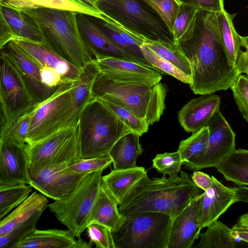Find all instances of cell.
Returning <instances> with one entry per match:
<instances>
[{"instance_id":"obj_1","label":"cell","mask_w":248,"mask_h":248,"mask_svg":"<svg viewBox=\"0 0 248 248\" xmlns=\"http://www.w3.org/2000/svg\"><path fill=\"white\" fill-rule=\"evenodd\" d=\"M177 44L190 63L189 85L196 94L227 90L240 75L223 43L215 12L200 9L192 36Z\"/></svg>"},{"instance_id":"obj_2","label":"cell","mask_w":248,"mask_h":248,"mask_svg":"<svg viewBox=\"0 0 248 248\" xmlns=\"http://www.w3.org/2000/svg\"><path fill=\"white\" fill-rule=\"evenodd\" d=\"M201 189L193 183L186 172L165 174L161 178H144L131 191L118 209L123 216L155 212L166 214L172 219L178 215L195 198Z\"/></svg>"},{"instance_id":"obj_3","label":"cell","mask_w":248,"mask_h":248,"mask_svg":"<svg viewBox=\"0 0 248 248\" xmlns=\"http://www.w3.org/2000/svg\"><path fill=\"white\" fill-rule=\"evenodd\" d=\"M38 23L45 44L77 67L95 59L81 38L76 12L46 7L20 10Z\"/></svg>"},{"instance_id":"obj_4","label":"cell","mask_w":248,"mask_h":248,"mask_svg":"<svg viewBox=\"0 0 248 248\" xmlns=\"http://www.w3.org/2000/svg\"><path fill=\"white\" fill-rule=\"evenodd\" d=\"M78 122L81 159L109 154L119 139L132 132L118 116L96 98L83 108Z\"/></svg>"},{"instance_id":"obj_5","label":"cell","mask_w":248,"mask_h":248,"mask_svg":"<svg viewBox=\"0 0 248 248\" xmlns=\"http://www.w3.org/2000/svg\"><path fill=\"white\" fill-rule=\"evenodd\" d=\"M167 92L166 85L161 82L148 84L119 81L101 73L93 89L94 98L107 94L117 99L149 126L160 120Z\"/></svg>"},{"instance_id":"obj_6","label":"cell","mask_w":248,"mask_h":248,"mask_svg":"<svg viewBox=\"0 0 248 248\" xmlns=\"http://www.w3.org/2000/svg\"><path fill=\"white\" fill-rule=\"evenodd\" d=\"M99 12L145 40L174 42L162 18L143 0H100Z\"/></svg>"},{"instance_id":"obj_7","label":"cell","mask_w":248,"mask_h":248,"mask_svg":"<svg viewBox=\"0 0 248 248\" xmlns=\"http://www.w3.org/2000/svg\"><path fill=\"white\" fill-rule=\"evenodd\" d=\"M124 216L120 228L111 232L115 248H168L172 219L170 216L146 212Z\"/></svg>"},{"instance_id":"obj_8","label":"cell","mask_w":248,"mask_h":248,"mask_svg":"<svg viewBox=\"0 0 248 248\" xmlns=\"http://www.w3.org/2000/svg\"><path fill=\"white\" fill-rule=\"evenodd\" d=\"M104 170L87 174L69 195L48 205L56 218L76 237L90 223L91 213L100 188Z\"/></svg>"},{"instance_id":"obj_9","label":"cell","mask_w":248,"mask_h":248,"mask_svg":"<svg viewBox=\"0 0 248 248\" xmlns=\"http://www.w3.org/2000/svg\"><path fill=\"white\" fill-rule=\"evenodd\" d=\"M28 176L53 164L72 163L81 159L79 122L59 129L45 138L29 145Z\"/></svg>"},{"instance_id":"obj_10","label":"cell","mask_w":248,"mask_h":248,"mask_svg":"<svg viewBox=\"0 0 248 248\" xmlns=\"http://www.w3.org/2000/svg\"><path fill=\"white\" fill-rule=\"evenodd\" d=\"M0 59L1 123L28 113L38 103L14 64L2 53Z\"/></svg>"},{"instance_id":"obj_11","label":"cell","mask_w":248,"mask_h":248,"mask_svg":"<svg viewBox=\"0 0 248 248\" xmlns=\"http://www.w3.org/2000/svg\"><path fill=\"white\" fill-rule=\"evenodd\" d=\"M74 86V81L63 83L51 96L37 104L27 144H32L64 127Z\"/></svg>"},{"instance_id":"obj_12","label":"cell","mask_w":248,"mask_h":248,"mask_svg":"<svg viewBox=\"0 0 248 248\" xmlns=\"http://www.w3.org/2000/svg\"><path fill=\"white\" fill-rule=\"evenodd\" d=\"M69 164L50 165L33 175H29L28 185L54 201L67 196L87 174L75 172Z\"/></svg>"},{"instance_id":"obj_13","label":"cell","mask_w":248,"mask_h":248,"mask_svg":"<svg viewBox=\"0 0 248 248\" xmlns=\"http://www.w3.org/2000/svg\"><path fill=\"white\" fill-rule=\"evenodd\" d=\"M209 129L208 145L204 156L189 169L215 167L235 150V134L220 109L206 125Z\"/></svg>"},{"instance_id":"obj_14","label":"cell","mask_w":248,"mask_h":248,"mask_svg":"<svg viewBox=\"0 0 248 248\" xmlns=\"http://www.w3.org/2000/svg\"><path fill=\"white\" fill-rule=\"evenodd\" d=\"M0 49V53L17 69L37 103L49 98L59 88H50L44 84L40 73L41 67L14 40Z\"/></svg>"},{"instance_id":"obj_15","label":"cell","mask_w":248,"mask_h":248,"mask_svg":"<svg viewBox=\"0 0 248 248\" xmlns=\"http://www.w3.org/2000/svg\"><path fill=\"white\" fill-rule=\"evenodd\" d=\"M96 61L100 73L112 79L153 84L162 78L163 72L151 65L114 57Z\"/></svg>"},{"instance_id":"obj_16","label":"cell","mask_w":248,"mask_h":248,"mask_svg":"<svg viewBox=\"0 0 248 248\" xmlns=\"http://www.w3.org/2000/svg\"><path fill=\"white\" fill-rule=\"evenodd\" d=\"M26 143L0 140V186L29 184Z\"/></svg>"},{"instance_id":"obj_17","label":"cell","mask_w":248,"mask_h":248,"mask_svg":"<svg viewBox=\"0 0 248 248\" xmlns=\"http://www.w3.org/2000/svg\"><path fill=\"white\" fill-rule=\"evenodd\" d=\"M202 194L172 219L168 248H191L200 237L202 230L200 224Z\"/></svg>"},{"instance_id":"obj_18","label":"cell","mask_w":248,"mask_h":248,"mask_svg":"<svg viewBox=\"0 0 248 248\" xmlns=\"http://www.w3.org/2000/svg\"><path fill=\"white\" fill-rule=\"evenodd\" d=\"M91 15L77 12L76 19L81 38L95 59L114 57L142 63L111 43L94 23Z\"/></svg>"},{"instance_id":"obj_19","label":"cell","mask_w":248,"mask_h":248,"mask_svg":"<svg viewBox=\"0 0 248 248\" xmlns=\"http://www.w3.org/2000/svg\"><path fill=\"white\" fill-rule=\"evenodd\" d=\"M212 186L202 194L200 224L202 229L218 220L233 203L237 202L235 188L226 186L212 176Z\"/></svg>"},{"instance_id":"obj_20","label":"cell","mask_w":248,"mask_h":248,"mask_svg":"<svg viewBox=\"0 0 248 248\" xmlns=\"http://www.w3.org/2000/svg\"><path fill=\"white\" fill-rule=\"evenodd\" d=\"M220 97L205 94L193 98L178 112V119L187 132L195 133L205 126L209 120L219 109Z\"/></svg>"},{"instance_id":"obj_21","label":"cell","mask_w":248,"mask_h":248,"mask_svg":"<svg viewBox=\"0 0 248 248\" xmlns=\"http://www.w3.org/2000/svg\"><path fill=\"white\" fill-rule=\"evenodd\" d=\"M100 73L95 59L88 62L81 69L78 78L74 81L70 105L64 121V127L78 121L83 108L94 98L93 93V86Z\"/></svg>"},{"instance_id":"obj_22","label":"cell","mask_w":248,"mask_h":248,"mask_svg":"<svg viewBox=\"0 0 248 248\" xmlns=\"http://www.w3.org/2000/svg\"><path fill=\"white\" fill-rule=\"evenodd\" d=\"M14 40L41 67L54 68L69 81H74L78 78L81 69L67 62L46 44L23 39Z\"/></svg>"},{"instance_id":"obj_23","label":"cell","mask_w":248,"mask_h":248,"mask_svg":"<svg viewBox=\"0 0 248 248\" xmlns=\"http://www.w3.org/2000/svg\"><path fill=\"white\" fill-rule=\"evenodd\" d=\"M76 236L69 229H35L10 248H75Z\"/></svg>"},{"instance_id":"obj_24","label":"cell","mask_w":248,"mask_h":248,"mask_svg":"<svg viewBox=\"0 0 248 248\" xmlns=\"http://www.w3.org/2000/svg\"><path fill=\"white\" fill-rule=\"evenodd\" d=\"M147 171L142 167L115 170L102 176V181L119 205L145 177Z\"/></svg>"},{"instance_id":"obj_25","label":"cell","mask_w":248,"mask_h":248,"mask_svg":"<svg viewBox=\"0 0 248 248\" xmlns=\"http://www.w3.org/2000/svg\"><path fill=\"white\" fill-rule=\"evenodd\" d=\"M0 13L10 26L15 39L45 44L40 28L31 16L22 10L2 4H0Z\"/></svg>"},{"instance_id":"obj_26","label":"cell","mask_w":248,"mask_h":248,"mask_svg":"<svg viewBox=\"0 0 248 248\" xmlns=\"http://www.w3.org/2000/svg\"><path fill=\"white\" fill-rule=\"evenodd\" d=\"M118 205V203L102 180L99 191L91 213L90 223H99L107 227L111 232L117 231L125 219V217L119 211Z\"/></svg>"},{"instance_id":"obj_27","label":"cell","mask_w":248,"mask_h":248,"mask_svg":"<svg viewBox=\"0 0 248 248\" xmlns=\"http://www.w3.org/2000/svg\"><path fill=\"white\" fill-rule=\"evenodd\" d=\"M48 199L42 194L34 192L0 222V235L9 233L16 227L29 220L48 206Z\"/></svg>"},{"instance_id":"obj_28","label":"cell","mask_w":248,"mask_h":248,"mask_svg":"<svg viewBox=\"0 0 248 248\" xmlns=\"http://www.w3.org/2000/svg\"><path fill=\"white\" fill-rule=\"evenodd\" d=\"M140 137L136 133L130 132L124 135L115 143L109 153L113 169H125L137 166V160L143 152Z\"/></svg>"},{"instance_id":"obj_29","label":"cell","mask_w":248,"mask_h":248,"mask_svg":"<svg viewBox=\"0 0 248 248\" xmlns=\"http://www.w3.org/2000/svg\"><path fill=\"white\" fill-rule=\"evenodd\" d=\"M216 168L226 180L248 186V150L235 149Z\"/></svg>"},{"instance_id":"obj_30","label":"cell","mask_w":248,"mask_h":248,"mask_svg":"<svg viewBox=\"0 0 248 248\" xmlns=\"http://www.w3.org/2000/svg\"><path fill=\"white\" fill-rule=\"evenodd\" d=\"M208 138L209 129L205 126L181 141L178 151L186 168L189 169L204 156L208 145Z\"/></svg>"},{"instance_id":"obj_31","label":"cell","mask_w":248,"mask_h":248,"mask_svg":"<svg viewBox=\"0 0 248 248\" xmlns=\"http://www.w3.org/2000/svg\"><path fill=\"white\" fill-rule=\"evenodd\" d=\"M220 34L232 63L235 66L241 51L240 36L235 30L233 19L235 14H230L224 9L216 13Z\"/></svg>"},{"instance_id":"obj_32","label":"cell","mask_w":248,"mask_h":248,"mask_svg":"<svg viewBox=\"0 0 248 248\" xmlns=\"http://www.w3.org/2000/svg\"><path fill=\"white\" fill-rule=\"evenodd\" d=\"M200 241L196 248H234L237 247L236 240L232 236L231 229L221 221H216L207 227L200 233Z\"/></svg>"},{"instance_id":"obj_33","label":"cell","mask_w":248,"mask_h":248,"mask_svg":"<svg viewBox=\"0 0 248 248\" xmlns=\"http://www.w3.org/2000/svg\"><path fill=\"white\" fill-rule=\"evenodd\" d=\"M145 44L162 58L170 62L188 76L191 69L188 60L174 42L145 40Z\"/></svg>"},{"instance_id":"obj_34","label":"cell","mask_w":248,"mask_h":248,"mask_svg":"<svg viewBox=\"0 0 248 248\" xmlns=\"http://www.w3.org/2000/svg\"><path fill=\"white\" fill-rule=\"evenodd\" d=\"M118 116L131 131L140 136L147 132L149 125L117 99L104 94L96 97Z\"/></svg>"},{"instance_id":"obj_35","label":"cell","mask_w":248,"mask_h":248,"mask_svg":"<svg viewBox=\"0 0 248 248\" xmlns=\"http://www.w3.org/2000/svg\"><path fill=\"white\" fill-rule=\"evenodd\" d=\"M180 4L172 32L173 40L177 44L186 41L192 36L198 13L200 9L194 5Z\"/></svg>"},{"instance_id":"obj_36","label":"cell","mask_w":248,"mask_h":248,"mask_svg":"<svg viewBox=\"0 0 248 248\" xmlns=\"http://www.w3.org/2000/svg\"><path fill=\"white\" fill-rule=\"evenodd\" d=\"M35 108L16 119L0 123V140L26 144Z\"/></svg>"},{"instance_id":"obj_37","label":"cell","mask_w":248,"mask_h":248,"mask_svg":"<svg viewBox=\"0 0 248 248\" xmlns=\"http://www.w3.org/2000/svg\"><path fill=\"white\" fill-rule=\"evenodd\" d=\"M91 17L99 30L114 45L141 62L151 65L143 56L140 48L128 43L112 28L110 23L104 15L102 14L101 17L91 15Z\"/></svg>"},{"instance_id":"obj_38","label":"cell","mask_w":248,"mask_h":248,"mask_svg":"<svg viewBox=\"0 0 248 248\" xmlns=\"http://www.w3.org/2000/svg\"><path fill=\"white\" fill-rule=\"evenodd\" d=\"M32 188L25 184L0 186V220L22 203L29 197Z\"/></svg>"},{"instance_id":"obj_39","label":"cell","mask_w":248,"mask_h":248,"mask_svg":"<svg viewBox=\"0 0 248 248\" xmlns=\"http://www.w3.org/2000/svg\"><path fill=\"white\" fill-rule=\"evenodd\" d=\"M140 48L143 56L152 65L184 83L188 84L190 83V77L186 75L170 62L160 57L149 47L144 42Z\"/></svg>"},{"instance_id":"obj_40","label":"cell","mask_w":248,"mask_h":248,"mask_svg":"<svg viewBox=\"0 0 248 248\" xmlns=\"http://www.w3.org/2000/svg\"><path fill=\"white\" fill-rule=\"evenodd\" d=\"M143 0L157 13L172 34L174 23L180 10V3L177 0Z\"/></svg>"},{"instance_id":"obj_41","label":"cell","mask_w":248,"mask_h":248,"mask_svg":"<svg viewBox=\"0 0 248 248\" xmlns=\"http://www.w3.org/2000/svg\"><path fill=\"white\" fill-rule=\"evenodd\" d=\"M42 213L43 212L36 213L29 220L16 227L9 233L0 235V248H10L31 233L36 229V225Z\"/></svg>"},{"instance_id":"obj_42","label":"cell","mask_w":248,"mask_h":248,"mask_svg":"<svg viewBox=\"0 0 248 248\" xmlns=\"http://www.w3.org/2000/svg\"><path fill=\"white\" fill-rule=\"evenodd\" d=\"M152 162L153 167L158 172L169 175L178 174L185 163L178 150L172 153L158 154Z\"/></svg>"},{"instance_id":"obj_43","label":"cell","mask_w":248,"mask_h":248,"mask_svg":"<svg viewBox=\"0 0 248 248\" xmlns=\"http://www.w3.org/2000/svg\"><path fill=\"white\" fill-rule=\"evenodd\" d=\"M112 163V159L109 154L99 157L80 159L69 164V168L79 174H87L96 171L104 170Z\"/></svg>"},{"instance_id":"obj_44","label":"cell","mask_w":248,"mask_h":248,"mask_svg":"<svg viewBox=\"0 0 248 248\" xmlns=\"http://www.w3.org/2000/svg\"><path fill=\"white\" fill-rule=\"evenodd\" d=\"M230 89L239 111L248 122V76L240 74Z\"/></svg>"},{"instance_id":"obj_45","label":"cell","mask_w":248,"mask_h":248,"mask_svg":"<svg viewBox=\"0 0 248 248\" xmlns=\"http://www.w3.org/2000/svg\"><path fill=\"white\" fill-rule=\"evenodd\" d=\"M90 241L97 248H115L111 231L97 222L90 223L86 228Z\"/></svg>"},{"instance_id":"obj_46","label":"cell","mask_w":248,"mask_h":248,"mask_svg":"<svg viewBox=\"0 0 248 248\" xmlns=\"http://www.w3.org/2000/svg\"><path fill=\"white\" fill-rule=\"evenodd\" d=\"M40 73L44 84L50 88H57L63 83L72 82L64 78L55 69L51 67H41Z\"/></svg>"},{"instance_id":"obj_47","label":"cell","mask_w":248,"mask_h":248,"mask_svg":"<svg viewBox=\"0 0 248 248\" xmlns=\"http://www.w3.org/2000/svg\"><path fill=\"white\" fill-rule=\"evenodd\" d=\"M181 4H186L198 7L200 9L215 13L224 10V0H177Z\"/></svg>"},{"instance_id":"obj_48","label":"cell","mask_w":248,"mask_h":248,"mask_svg":"<svg viewBox=\"0 0 248 248\" xmlns=\"http://www.w3.org/2000/svg\"><path fill=\"white\" fill-rule=\"evenodd\" d=\"M231 229L232 236L236 240L248 243V213L240 216Z\"/></svg>"},{"instance_id":"obj_49","label":"cell","mask_w":248,"mask_h":248,"mask_svg":"<svg viewBox=\"0 0 248 248\" xmlns=\"http://www.w3.org/2000/svg\"><path fill=\"white\" fill-rule=\"evenodd\" d=\"M48 0H0V4L18 10L47 7Z\"/></svg>"},{"instance_id":"obj_50","label":"cell","mask_w":248,"mask_h":248,"mask_svg":"<svg viewBox=\"0 0 248 248\" xmlns=\"http://www.w3.org/2000/svg\"><path fill=\"white\" fill-rule=\"evenodd\" d=\"M191 178L194 184L204 191L210 188L213 184L212 176L198 170L193 172Z\"/></svg>"},{"instance_id":"obj_51","label":"cell","mask_w":248,"mask_h":248,"mask_svg":"<svg viewBox=\"0 0 248 248\" xmlns=\"http://www.w3.org/2000/svg\"><path fill=\"white\" fill-rule=\"evenodd\" d=\"M14 39L15 37L10 26L0 13V48Z\"/></svg>"},{"instance_id":"obj_52","label":"cell","mask_w":248,"mask_h":248,"mask_svg":"<svg viewBox=\"0 0 248 248\" xmlns=\"http://www.w3.org/2000/svg\"><path fill=\"white\" fill-rule=\"evenodd\" d=\"M235 66L239 74L245 73L248 76V59L244 55L242 50L239 55Z\"/></svg>"},{"instance_id":"obj_53","label":"cell","mask_w":248,"mask_h":248,"mask_svg":"<svg viewBox=\"0 0 248 248\" xmlns=\"http://www.w3.org/2000/svg\"><path fill=\"white\" fill-rule=\"evenodd\" d=\"M235 188L237 202L248 203V186H238Z\"/></svg>"},{"instance_id":"obj_54","label":"cell","mask_w":248,"mask_h":248,"mask_svg":"<svg viewBox=\"0 0 248 248\" xmlns=\"http://www.w3.org/2000/svg\"><path fill=\"white\" fill-rule=\"evenodd\" d=\"M79 5L97 13L101 14L96 5L90 0H72Z\"/></svg>"},{"instance_id":"obj_55","label":"cell","mask_w":248,"mask_h":248,"mask_svg":"<svg viewBox=\"0 0 248 248\" xmlns=\"http://www.w3.org/2000/svg\"><path fill=\"white\" fill-rule=\"evenodd\" d=\"M93 243L91 241H90L88 243L80 237H78L77 240L75 248H91L93 247Z\"/></svg>"},{"instance_id":"obj_56","label":"cell","mask_w":248,"mask_h":248,"mask_svg":"<svg viewBox=\"0 0 248 248\" xmlns=\"http://www.w3.org/2000/svg\"><path fill=\"white\" fill-rule=\"evenodd\" d=\"M241 46L245 48V51L243 53L248 59V36H240Z\"/></svg>"},{"instance_id":"obj_57","label":"cell","mask_w":248,"mask_h":248,"mask_svg":"<svg viewBox=\"0 0 248 248\" xmlns=\"http://www.w3.org/2000/svg\"><path fill=\"white\" fill-rule=\"evenodd\" d=\"M91 0L92 2H93V3H94L95 4V3L98 1V0Z\"/></svg>"}]
</instances>
